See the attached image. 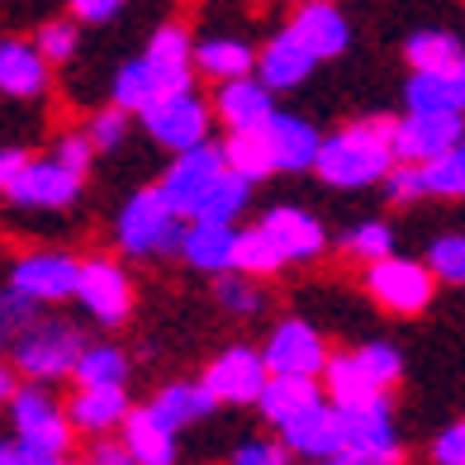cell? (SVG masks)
<instances>
[{
    "mask_svg": "<svg viewBox=\"0 0 465 465\" xmlns=\"http://www.w3.org/2000/svg\"><path fill=\"white\" fill-rule=\"evenodd\" d=\"M195 86V34L181 19H166L153 29L147 48L129 62H119L110 76V100L124 104L129 114H143L147 104Z\"/></svg>",
    "mask_w": 465,
    "mask_h": 465,
    "instance_id": "1",
    "label": "cell"
},
{
    "mask_svg": "<svg viewBox=\"0 0 465 465\" xmlns=\"http://www.w3.org/2000/svg\"><path fill=\"white\" fill-rule=\"evenodd\" d=\"M394 119H380V114H366V119H351L342 129L323 134V147H319V166L313 176L332 190H366V185H380L390 172H394Z\"/></svg>",
    "mask_w": 465,
    "mask_h": 465,
    "instance_id": "2",
    "label": "cell"
},
{
    "mask_svg": "<svg viewBox=\"0 0 465 465\" xmlns=\"http://www.w3.org/2000/svg\"><path fill=\"white\" fill-rule=\"evenodd\" d=\"M181 232H185V219L166 204V195L157 185L134 190V195L114 209V223H110L114 252H119V257H129V262L176 257V252H181Z\"/></svg>",
    "mask_w": 465,
    "mask_h": 465,
    "instance_id": "3",
    "label": "cell"
},
{
    "mask_svg": "<svg viewBox=\"0 0 465 465\" xmlns=\"http://www.w3.org/2000/svg\"><path fill=\"white\" fill-rule=\"evenodd\" d=\"M86 332H81L72 319H57V313H38V319L10 342V366L25 380H72L76 361L86 351Z\"/></svg>",
    "mask_w": 465,
    "mask_h": 465,
    "instance_id": "4",
    "label": "cell"
},
{
    "mask_svg": "<svg viewBox=\"0 0 465 465\" xmlns=\"http://www.w3.org/2000/svg\"><path fill=\"white\" fill-rule=\"evenodd\" d=\"M366 294L385 309V313H399V319H413V313H428L432 294H437V271L418 257H404V252H390L366 266L361 276Z\"/></svg>",
    "mask_w": 465,
    "mask_h": 465,
    "instance_id": "5",
    "label": "cell"
},
{
    "mask_svg": "<svg viewBox=\"0 0 465 465\" xmlns=\"http://www.w3.org/2000/svg\"><path fill=\"white\" fill-rule=\"evenodd\" d=\"M10 432L15 441H25V447L44 451V456H67L72 447V413L67 404H57V394L44 385V380H29V385H19L10 394Z\"/></svg>",
    "mask_w": 465,
    "mask_h": 465,
    "instance_id": "6",
    "label": "cell"
},
{
    "mask_svg": "<svg viewBox=\"0 0 465 465\" xmlns=\"http://www.w3.org/2000/svg\"><path fill=\"white\" fill-rule=\"evenodd\" d=\"M143 134L153 138L157 147H166V153H190V147L209 143V134H214V100H204L195 86H185L176 95H166L157 104H147V110L138 114Z\"/></svg>",
    "mask_w": 465,
    "mask_h": 465,
    "instance_id": "7",
    "label": "cell"
},
{
    "mask_svg": "<svg viewBox=\"0 0 465 465\" xmlns=\"http://www.w3.org/2000/svg\"><path fill=\"white\" fill-rule=\"evenodd\" d=\"M76 281H81V257L67 247H29L5 271V285L15 294H25V300H34L38 309L76 300Z\"/></svg>",
    "mask_w": 465,
    "mask_h": 465,
    "instance_id": "8",
    "label": "cell"
},
{
    "mask_svg": "<svg viewBox=\"0 0 465 465\" xmlns=\"http://www.w3.org/2000/svg\"><path fill=\"white\" fill-rule=\"evenodd\" d=\"M76 304L81 313H86L91 323L100 328H124L134 319V276L119 266V257H104V252H95V257H81V281H76Z\"/></svg>",
    "mask_w": 465,
    "mask_h": 465,
    "instance_id": "9",
    "label": "cell"
},
{
    "mask_svg": "<svg viewBox=\"0 0 465 465\" xmlns=\"http://www.w3.org/2000/svg\"><path fill=\"white\" fill-rule=\"evenodd\" d=\"M81 185H86V176L72 172L67 162H57L53 153L29 157L5 185V204L25 209V214H62V209H72L81 200Z\"/></svg>",
    "mask_w": 465,
    "mask_h": 465,
    "instance_id": "10",
    "label": "cell"
},
{
    "mask_svg": "<svg viewBox=\"0 0 465 465\" xmlns=\"http://www.w3.org/2000/svg\"><path fill=\"white\" fill-rule=\"evenodd\" d=\"M228 172V162H223V147L209 138L200 147H190V153H176L172 166L157 176V190L166 195V204L176 209V214L190 223V219H200V209L209 200V190L219 185V176Z\"/></svg>",
    "mask_w": 465,
    "mask_h": 465,
    "instance_id": "11",
    "label": "cell"
},
{
    "mask_svg": "<svg viewBox=\"0 0 465 465\" xmlns=\"http://www.w3.org/2000/svg\"><path fill=\"white\" fill-rule=\"evenodd\" d=\"M465 138V114L460 110H404L394 119V153L399 162H418L428 166L441 153Z\"/></svg>",
    "mask_w": 465,
    "mask_h": 465,
    "instance_id": "12",
    "label": "cell"
},
{
    "mask_svg": "<svg viewBox=\"0 0 465 465\" xmlns=\"http://www.w3.org/2000/svg\"><path fill=\"white\" fill-rule=\"evenodd\" d=\"M200 380L209 385V394H214L219 404L242 409V404H257V399H262L266 380H271V366H266V351L262 347L232 342V347H223L214 361L204 366Z\"/></svg>",
    "mask_w": 465,
    "mask_h": 465,
    "instance_id": "13",
    "label": "cell"
},
{
    "mask_svg": "<svg viewBox=\"0 0 465 465\" xmlns=\"http://www.w3.org/2000/svg\"><path fill=\"white\" fill-rule=\"evenodd\" d=\"M257 228L281 247V257H285L290 266L323 262L328 247H332V232L323 228V219L309 214V209H300V204H271L266 214L257 219Z\"/></svg>",
    "mask_w": 465,
    "mask_h": 465,
    "instance_id": "14",
    "label": "cell"
},
{
    "mask_svg": "<svg viewBox=\"0 0 465 465\" xmlns=\"http://www.w3.org/2000/svg\"><path fill=\"white\" fill-rule=\"evenodd\" d=\"M262 351H266L271 375H319V380H323L328 356H332L323 332L309 319H281L276 328H271V337L262 342Z\"/></svg>",
    "mask_w": 465,
    "mask_h": 465,
    "instance_id": "15",
    "label": "cell"
},
{
    "mask_svg": "<svg viewBox=\"0 0 465 465\" xmlns=\"http://www.w3.org/2000/svg\"><path fill=\"white\" fill-rule=\"evenodd\" d=\"M214 119L223 134H252V129H266L271 114L281 110L276 104V91L252 72V76H232V81H219L214 86Z\"/></svg>",
    "mask_w": 465,
    "mask_h": 465,
    "instance_id": "16",
    "label": "cell"
},
{
    "mask_svg": "<svg viewBox=\"0 0 465 465\" xmlns=\"http://www.w3.org/2000/svg\"><path fill=\"white\" fill-rule=\"evenodd\" d=\"M53 91V62L38 53L34 38H0V95L5 100H44Z\"/></svg>",
    "mask_w": 465,
    "mask_h": 465,
    "instance_id": "17",
    "label": "cell"
},
{
    "mask_svg": "<svg viewBox=\"0 0 465 465\" xmlns=\"http://www.w3.org/2000/svg\"><path fill=\"white\" fill-rule=\"evenodd\" d=\"M238 238L242 228L238 223H223V219H190L181 232V252L176 257L200 271V276H228L238 266Z\"/></svg>",
    "mask_w": 465,
    "mask_h": 465,
    "instance_id": "18",
    "label": "cell"
},
{
    "mask_svg": "<svg viewBox=\"0 0 465 465\" xmlns=\"http://www.w3.org/2000/svg\"><path fill=\"white\" fill-rule=\"evenodd\" d=\"M285 29L300 34V44L319 62H332V57H342L351 48V19L337 10L332 0H300Z\"/></svg>",
    "mask_w": 465,
    "mask_h": 465,
    "instance_id": "19",
    "label": "cell"
},
{
    "mask_svg": "<svg viewBox=\"0 0 465 465\" xmlns=\"http://www.w3.org/2000/svg\"><path fill=\"white\" fill-rule=\"evenodd\" d=\"M262 134H266V143H271V157H276V176H300V172H313V166H319L323 134L313 129L304 114L276 110Z\"/></svg>",
    "mask_w": 465,
    "mask_h": 465,
    "instance_id": "20",
    "label": "cell"
},
{
    "mask_svg": "<svg viewBox=\"0 0 465 465\" xmlns=\"http://www.w3.org/2000/svg\"><path fill=\"white\" fill-rule=\"evenodd\" d=\"M285 447L300 456V460H328L347 447V428H342V409L323 399V404H313L309 413H300L294 422L281 428Z\"/></svg>",
    "mask_w": 465,
    "mask_h": 465,
    "instance_id": "21",
    "label": "cell"
},
{
    "mask_svg": "<svg viewBox=\"0 0 465 465\" xmlns=\"http://www.w3.org/2000/svg\"><path fill=\"white\" fill-rule=\"evenodd\" d=\"M313 67H319V57H313V53L300 44V34H294V29L271 34L266 44L257 48V76H262L276 95L300 91L304 81L313 76Z\"/></svg>",
    "mask_w": 465,
    "mask_h": 465,
    "instance_id": "22",
    "label": "cell"
},
{
    "mask_svg": "<svg viewBox=\"0 0 465 465\" xmlns=\"http://www.w3.org/2000/svg\"><path fill=\"white\" fill-rule=\"evenodd\" d=\"M67 413H72L76 432L104 437V432L124 428V418L134 413V404H129V390L124 385H76V394L67 399Z\"/></svg>",
    "mask_w": 465,
    "mask_h": 465,
    "instance_id": "23",
    "label": "cell"
},
{
    "mask_svg": "<svg viewBox=\"0 0 465 465\" xmlns=\"http://www.w3.org/2000/svg\"><path fill=\"white\" fill-rule=\"evenodd\" d=\"M323 399H328V390H323L319 375H271L262 399H257V413L281 432L285 422H294L300 413H309L313 404H323Z\"/></svg>",
    "mask_w": 465,
    "mask_h": 465,
    "instance_id": "24",
    "label": "cell"
},
{
    "mask_svg": "<svg viewBox=\"0 0 465 465\" xmlns=\"http://www.w3.org/2000/svg\"><path fill=\"white\" fill-rule=\"evenodd\" d=\"M195 72L219 81H232V76H252L257 72V48L247 44L242 34H200L195 38Z\"/></svg>",
    "mask_w": 465,
    "mask_h": 465,
    "instance_id": "25",
    "label": "cell"
},
{
    "mask_svg": "<svg viewBox=\"0 0 465 465\" xmlns=\"http://www.w3.org/2000/svg\"><path fill=\"white\" fill-rule=\"evenodd\" d=\"M147 409H153L166 428L185 432V428H195V422H204L209 413H214L219 399L209 394L204 380H172V385H162L153 399H147Z\"/></svg>",
    "mask_w": 465,
    "mask_h": 465,
    "instance_id": "26",
    "label": "cell"
},
{
    "mask_svg": "<svg viewBox=\"0 0 465 465\" xmlns=\"http://www.w3.org/2000/svg\"><path fill=\"white\" fill-rule=\"evenodd\" d=\"M119 441L134 451L138 465H176V428H166V422L147 409V404L124 418Z\"/></svg>",
    "mask_w": 465,
    "mask_h": 465,
    "instance_id": "27",
    "label": "cell"
},
{
    "mask_svg": "<svg viewBox=\"0 0 465 465\" xmlns=\"http://www.w3.org/2000/svg\"><path fill=\"white\" fill-rule=\"evenodd\" d=\"M342 428H347V447H366V451H404V447H399V428H394L390 394L371 399V404H351V409H342Z\"/></svg>",
    "mask_w": 465,
    "mask_h": 465,
    "instance_id": "28",
    "label": "cell"
},
{
    "mask_svg": "<svg viewBox=\"0 0 465 465\" xmlns=\"http://www.w3.org/2000/svg\"><path fill=\"white\" fill-rule=\"evenodd\" d=\"M323 390L337 409H351V404H371V399L390 394L380 390V380L366 371L361 351H332L328 356V371H323Z\"/></svg>",
    "mask_w": 465,
    "mask_h": 465,
    "instance_id": "29",
    "label": "cell"
},
{
    "mask_svg": "<svg viewBox=\"0 0 465 465\" xmlns=\"http://www.w3.org/2000/svg\"><path fill=\"white\" fill-rule=\"evenodd\" d=\"M460 57H465V48H460V38L451 29H413L404 38L409 72H451Z\"/></svg>",
    "mask_w": 465,
    "mask_h": 465,
    "instance_id": "30",
    "label": "cell"
},
{
    "mask_svg": "<svg viewBox=\"0 0 465 465\" xmlns=\"http://www.w3.org/2000/svg\"><path fill=\"white\" fill-rule=\"evenodd\" d=\"M219 147H223V162L238 176H247L252 185H262L266 176H276V157H271V143H266L262 129H252V134H223Z\"/></svg>",
    "mask_w": 465,
    "mask_h": 465,
    "instance_id": "31",
    "label": "cell"
},
{
    "mask_svg": "<svg viewBox=\"0 0 465 465\" xmlns=\"http://www.w3.org/2000/svg\"><path fill=\"white\" fill-rule=\"evenodd\" d=\"M214 304L228 313V319H257L266 313V290L257 276H247V271H228V276H214Z\"/></svg>",
    "mask_w": 465,
    "mask_h": 465,
    "instance_id": "32",
    "label": "cell"
},
{
    "mask_svg": "<svg viewBox=\"0 0 465 465\" xmlns=\"http://www.w3.org/2000/svg\"><path fill=\"white\" fill-rule=\"evenodd\" d=\"M129 351L114 347V342H91L86 351H81V361H76V385H129Z\"/></svg>",
    "mask_w": 465,
    "mask_h": 465,
    "instance_id": "33",
    "label": "cell"
},
{
    "mask_svg": "<svg viewBox=\"0 0 465 465\" xmlns=\"http://www.w3.org/2000/svg\"><path fill=\"white\" fill-rule=\"evenodd\" d=\"M337 247H342V257L371 266V262L394 252V223L390 219H356L342 238H337Z\"/></svg>",
    "mask_w": 465,
    "mask_h": 465,
    "instance_id": "34",
    "label": "cell"
},
{
    "mask_svg": "<svg viewBox=\"0 0 465 465\" xmlns=\"http://www.w3.org/2000/svg\"><path fill=\"white\" fill-rule=\"evenodd\" d=\"M252 190H257V185H252L247 176H238V172L228 166V172L219 176V185L209 190V200H204V209H200V219L238 223V219L247 214V209H252Z\"/></svg>",
    "mask_w": 465,
    "mask_h": 465,
    "instance_id": "35",
    "label": "cell"
},
{
    "mask_svg": "<svg viewBox=\"0 0 465 465\" xmlns=\"http://www.w3.org/2000/svg\"><path fill=\"white\" fill-rule=\"evenodd\" d=\"M290 262L281 257V247L266 238V232L252 223V228H242V238H238V266L232 271H247V276H257V281H271V276H281Z\"/></svg>",
    "mask_w": 465,
    "mask_h": 465,
    "instance_id": "36",
    "label": "cell"
},
{
    "mask_svg": "<svg viewBox=\"0 0 465 465\" xmlns=\"http://www.w3.org/2000/svg\"><path fill=\"white\" fill-rule=\"evenodd\" d=\"M81 19H72V15H62V19H44V25L34 29V44H38V53H44L53 67H67V62L81 53Z\"/></svg>",
    "mask_w": 465,
    "mask_h": 465,
    "instance_id": "37",
    "label": "cell"
},
{
    "mask_svg": "<svg viewBox=\"0 0 465 465\" xmlns=\"http://www.w3.org/2000/svg\"><path fill=\"white\" fill-rule=\"evenodd\" d=\"M134 119H138V114H129L124 104L104 100L100 110L86 114V124H81V129H86V138L95 143V153H119L124 138H129V124H134Z\"/></svg>",
    "mask_w": 465,
    "mask_h": 465,
    "instance_id": "38",
    "label": "cell"
},
{
    "mask_svg": "<svg viewBox=\"0 0 465 465\" xmlns=\"http://www.w3.org/2000/svg\"><path fill=\"white\" fill-rule=\"evenodd\" d=\"M422 181H428V195L437 200H465V138L451 153H441L437 162L422 166Z\"/></svg>",
    "mask_w": 465,
    "mask_h": 465,
    "instance_id": "39",
    "label": "cell"
},
{
    "mask_svg": "<svg viewBox=\"0 0 465 465\" xmlns=\"http://www.w3.org/2000/svg\"><path fill=\"white\" fill-rule=\"evenodd\" d=\"M422 262L437 271L441 285H465V228L432 238V242H428V257H422Z\"/></svg>",
    "mask_w": 465,
    "mask_h": 465,
    "instance_id": "40",
    "label": "cell"
},
{
    "mask_svg": "<svg viewBox=\"0 0 465 465\" xmlns=\"http://www.w3.org/2000/svg\"><path fill=\"white\" fill-rule=\"evenodd\" d=\"M38 309L34 300H25V294H15L10 285H0V347H10L19 332H25L34 319H38Z\"/></svg>",
    "mask_w": 465,
    "mask_h": 465,
    "instance_id": "41",
    "label": "cell"
},
{
    "mask_svg": "<svg viewBox=\"0 0 465 465\" xmlns=\"http://www.w3.org/2000/svg\"><path fill=\"white\" fill-rule=\"evenodd\" d=\"M385 185V200L390 204H418L428 200V181H422V166L418 162H394V172L380 181Z\"/></svg>",
    "mask_w": 465,
    "mask_h": 465,
    "instance_id": "42",
    "label": "cell"
},
{
    "mask_svg": "<svg viewBox=\"0 0 465 465\" xmlns=\"http://www.w3.org/2000/svg\"><path fill=\"white\" fill-rule=\"evenodd\" d=\"M290 447H285V437H247L232 447L228 465H290Z\"/></svg>",
    "mask_w": 465,
    "mask_h": 465,
    "instance_id": "43",
    "label": "cell"
},
{
    "mask_svg": "<svg viewBox=\"0 0 465 465\" xmlns=\"http://www.w3.org/2000/svg\"><path fill=\"white\" fill-rule=\"evenodd\" d=\"M356 351H361L366 371L380 380V390H394L399 385V375H404V356H399L394 342H366V347H356Z\"/></svg>",
    "mask_w": 465,
    "mask_h": 465,
    "instance_id": "44",
    "label": "cell"
},
{
    "mask_svg": "<svg viewBox=\"0 0 465 465\" xmlns=\"http://www.w3.org/2000/svg\"><path fill=\"white\" fill-rule=\"evenodd\" d=\"M53 157L57 162H67L72 172H81V176H91V166H95V143L86 138V129H67V134H57L53 138Z\"/></svg>",
    "mask_w": 465,
    "mask_h": 465,
    "instance_id": "45",
    "label": "cell"
},
{
    "mask_svg": "<svg viewBox=\"0 0 465 465\" xmlns=\"http://www.w3.org/2000/svg\"><path fill=\"white\" fill-rule=\"evenodd\" d=\"M129 0H67V15L81 25H114Z\"/></svg>",
    "mask_w": 465,
    "mask_h": 465,
    "instance_id": "46",
    "label": "cell"
},
{
    "mask_svg": "<svg viewBox=\"0 0 465 465\" xmlns=\"http://www.w3.org/2000/svg\"><path fill=\"white\" fill-rule=\"evenodd\" d=\"M432 460L437 465H465V418L451 422V428L432 441Z\"/></svg>",
    "mask_w": 465,
    "mask_h": 465,
    "instance_id": "47",
    "label": "cell"
},
{
    "mask_svg": "<svg viewBox=\"0 0 465 465\" xmlns=\"http://www.w3.org/2000/svg\"><path fill=\"white\" fill-rule=\"evenodd\" d=\"M323 465H404V451H366V447H342Z\"/></svg>",
    "mask_w": 465,
    "mask_h": 465,
    "instance_id": "48",
    "label": "cell"
},
{
    "mask_svg": "<svg viewBox=\"0 0 465 465\" xmlns=\"http://www.w3.org/2000/svg\"><path fill=\"white\" fill-rule=\"evenodd\" d=\"M0 465H62V456H44L25 441H0Z\"/></svg>",
    "mask_w": 465,
    "mask_h": 465,
    "instance_id": "49",
    "label": "cell"
},
{
    "mask_svg": "<svg viewBox=\"0 0 465 465\" xmlns=\"http://www.w3.org/2000/svg\"><path fill=\"white\" fill-rule=\"evenodd\" d=\"M86 465H138V460H134V451L124 447V441H104V437H95V447L86 451Z\"/></svg>",
    "mask_w": 465,
    "mask_h": 465,
    "instance_id": "50",
    "label": "cell"
},
{
    "mask_svg": "<svg viewBox=\"0 0 465 465\" xmlns=\"http://www.w3.org/2000/svg\"><path fill=\"white\" fill-rule=\"evenodd\" d=\"M29 162V153H19V147H0V195H5V185L15 181V172Z\"/></svg>",
    "mask_w": 465,
    "mask_h": 465,
    "instance_id": "51",
    "label": "cell"
},
{
    "mask_svg": "<svg viewBox=\"0 0 465 465\" xmlns=\"http://www.w3.org/2000/svg\"><path fill=\"white\" fill-rule=\"evenodd\" d=\"M447 95H451V110H460V114H465V57L447 72Z\"/></svg>",
    "mask_w": 465,
    "mask_h": 465,
    "instance_id": "52",
    "label": "cell"
},
{
    "mask_svg": "<svg viewBox=\"0 0 465 465\" xmlns=\"http://www.w3.org/2000/svg\"><path fill=\"white\" fill-rule=\"evenodd\" d=\"M19 385H15V371L10 366H0V404H10V394H15Z\"/></svg>",
    "mask_w": 465,
    "mask_h": 465,
    "instance_id": "53",
    "label": "cell"
},
{
    "mask_svg": "<svg viewBox=\"0 0 465 465\" xmlns=\"http://www.w3.org/2000/svg\"><path fill=\"white\" fill-rule=\"evenodd\" d=\"M62 465H86V460H62Z\"/></svg>",
    "mask_w": 465,
    "mask_h": 465,
    "instance_id": "54",
    "label": "cell"
},
{
    "mask_svg": "<svg viewBox=\"0 0 465 465\" xmlns=\"http://www.w3.org/2000/svg\"><path fill=\"white\" fill-rule=\"evenodd\" d=\"M304 465H323V460H304Z\"/></svg>",
    "mask_w": 465,
    "mask_h": 465,
    "instance_id": "55",
    "label": "cell"
}]
</instances>
